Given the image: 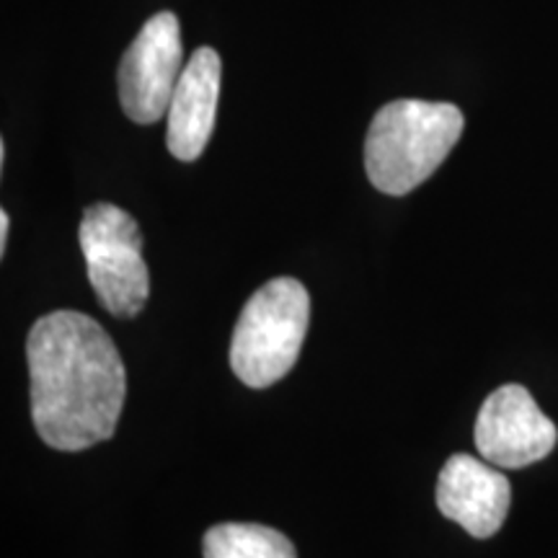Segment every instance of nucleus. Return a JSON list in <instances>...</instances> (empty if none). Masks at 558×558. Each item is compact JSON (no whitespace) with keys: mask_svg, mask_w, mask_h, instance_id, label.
<instances>
[{"mask_svg":"<svg viewBox=\"0 0 558 558\" xmlns=\"http://www.w3.org/2000/svg\"><path fill=\"white\" fill-rule=\"evenodd\" d=\"M311 320V295L292 277L269 279L243 305L230 367L248 388H269L295 367Z\"/></svg>","mask_w":558,"mask_h":558,"instance_id":"3","label":"nucleus"},{"mask_svg":"<svg viewBox=\"0 0 558 558\" xmlns=\"http://www.w3.org/2000/svg\"><path fill=\"white\" fill-rule=\"evenodd\" d=\"M78 241L88 267V282L111 316L130 318L145 308L150 295L143 233L122 207L99 202L83 213Z\"/></svg>","mask_w":558,"mask_h":558,"instance_id":"4","label":"nucleus"},{"mask_svg":"<svg viewBox=\"0 0 558 558\" xmlns=\"http://www.w3.org/2000/svg\"><path fill=\"white\" fill-rule=\"evenodd\" d=\"M220 54L213 47H199L181 70L169 107V150L179 160H197L205 153L215 128L220 99Z\"/></svg>","mask_w":558,"mask_h":558,"instance_id":"8","label":"nucleus"},{"mask_svg":"<svg viewBox=\"0 0 558 558\" xmlns=\"http://www.w3.org/2000/svg\"><path fill=\"white\" fill-rule=\"evenodd\" d=\"M512 488L492 463L473 456H452L437 481V507L473 538H492L505 525Z\"/></svg>","mask_w":558,"mask_h":558,"instance_id":"7","label":"nucleus"},{"mask_svg":"<svg viewBox=\"0 0 558 558\" xmlns=\"http://www.w3.org/2000/svg\"><path fill=\"white\" fill-rule=\"evenodd\" d=\"M465 120L456 104L399 99L375 114L365 140V169L373 186L403 197L422 186L463 135Z\"/></svg>","mask_w":558,"mask_h":558,"instance_id":"2","label":"nucleus"},{"mask_svg":"<svg viewBox=\"0 0 558 558\" xmlns=\"http://www.w3.org/2000/svg\"><path fill=\"white\" fill-rule=\"evenodd\" d=\"M184 70L179 19L163 11L145 21L120 62V101L137 124H156L169 117L173 90Z\"/></svg>","mask_w":558,"mask_h":558,"instance_id":"5","label":"nucleus"},{"mask_svg":"<svg viewBox=\"0 0 558 558\" xmlns=\"http://www.w3.org/2000/svg\"><path fill=\"white\" fill-rule=\"evenodd\" d=\"M9 230H11V218L5 209H0V254H5V243H9Z\"/></svg>","mask_w":558,"mask_h":558,"instance_id":"10","label":"nucleus"},{"mask_svg":"<svg viewBox=\"0 0 558 558\" xmlns=\"http://www.w3.org/2000/svg\"><path fill=\"white\" fill-rule=\"evenodd\" d=\"M476 448L486 463L497 469H525L556 448V424L522 386L494 390L478 411Z\"/></svg>","mask_w":558,"mask_h":558,"instance_id":"6","label":"nucleus"},{"mask_svg":"<svg viewBox=\"0 0 558 558\" xmlns=\"http://www.w3.org/2000/svg\"><path fill=\"white\" fill-rule=\"evenodd\" d=\"M32 418L54 450L78 452L114 435L128 373L99 320L78 311L41 316L26 337Z\"/></svg>","mask_w":558,"mask_h":558,"instance_id":"1","label":"nucleus"},{"mask_svg":"<svg viewBox=\"0 0 558 558\" xmlns=\"http://www.w3.org/2000/svg\"><path fill=\"white\" fill-rule=\"evenodd\" d=\"M205 558H298L284 533L248 522H222L209 527L202 541Z\"/></svg>","mask_w":558,"mask_h":558,"instance_id":"9","label":"nucleus"}]
</instances>
